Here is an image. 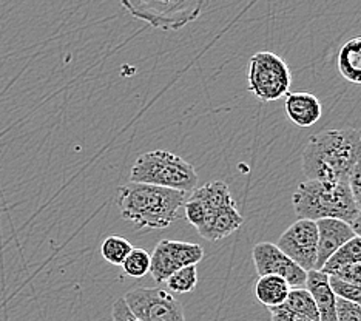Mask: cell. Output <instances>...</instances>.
I'll use <instances>...</instances> for the list:
<instances>
[{"label": "cell", "mask_w": 361, "mask_h": 321, "mask_svg": "<svg viewBox=\"0 0 361 321\" xmlns=\"http://www.w3.org/2000/svg\"><path fill=\"white\" fill-rule=\"evenodd\" d=\"M318 230V255L315 270H322L332 255L343 244L355 236L350 224L340 219H319L317 221Z\"/></svg>", "instance_id": "7c38bea8"}, {"label": "cell", "mask_w": 361, "mask_h": 321, "mask_svg": "<svg viewBox=\"0 0 361 321\" xmlns=\"http://www.w3.org/2000/svg\"><path fill=\"white\" fill-rule=\"evenodd\" d=\"M348 186L350 188L352 198L357 205L358 212H361V161L357 162V166L352 170L350 176L348 179Z\"/></svg>", "instance_id": "d4e9b609"}, {"label": "cell", "mask_w": 361, "mask_h": 321, "mask_svg": "<svg viewBox=\"0 0 361 321\" xmlns=\"http://www.w3.org/2000/svg\"><path fill=\"white\" fill-rule=\"evenodd\" d=\"M331 277L338 278V279H341V281L361 286V261L338 269L336 272H334Z\"/></svg>", "instance_id": "cb8c5ba5"}, {"label": "cell", "mask_w": 361, "mask_h": 321, "mask_svg": "<svg viewBox=\"0 0 361 321\" xmlns=\"http://www.w3.org/2000/svg\"><path fill=\"white\" fill-rule=\"evenodd\" d=\"M253 265L259 277L275 275L286 279L290 289H302L306 286L307 272L284 255L276 244L262 241L258 243L252 250Z\"/></svg>", "instance_id": "8fae6325"}, {"label": "cell", "mask_w": 361, "mask_h": 321, "mask_svg": "<svg viewBox=\"0 0 361 321\" xmlns=\"http://www.w3.org/2000/svg\"><path fill=\"white\" fill-rule=\"evenodd\" d=\"M298 219H340L350 224L358 215L348 183L305 181L292 196Z\"/></svg>", "instance_id": "3957f363"}, {"label": "cell", "mask_w": 361, "mask_h": 321, "mask_svg": "<svg viewBox=\"0 0 361 321\" xmlns=\"http://www.w3.org/2000/svg\"><path fill=\"white\" fill-rule=\"evenodd\" d=\"M187 193L150 184L128 183L118 188L121 217L137 230L167 229L179 218Z\"/></svg>", "instance_id": "7a4b0ae2"}, {"label": "cell", "mask_w": 361, "mask_h": 321, "mask_svg": "<svg viewBox=\"0 0 361 321\" xmlns=\"http://www.w3.org/2000/svg\"><path fill=\"white\" fill-rule=\"evenodd\" d=\"M358 161H361V130H323L309 139L301 166L309 181L348 183Z\"/></svg>", "instance_id": "6da1fadb"}, {"label": "cell", "mask_w": 361, "mask_h": 321, "mask_svg": "<svg viewBox=\"0 0 361 321\" xmlns=\"http://www.w3.org/2000/svg\"><path fill=\"white\" fill-rule=\"evenodd\" d=\"M166 284L175 293L192 292L196 284H198V269H196V266H187L184 269H179L167 279Z\"/></svg>", "instance_id": "44dd1931"}, {"label": "cell", "mask_w": 361, "mask_h": 321, "mask_svg": "<svg viewBox=\"0 0 361 321\" xmlns=\"http://www.w3.org/2000/svg\"><path fill=\"white\" fill-rule=\"evenodd\" d=\"M336 317L338 321H361V308L336 298Z\"/></svg>", "instance_id": "603a6c76"}, {"label": "cell", "mask_w": 361, "mask_h": 321, "mask_svg": "<svg viewBox=\"0 0 361 321\" xmlns=\"http://www.w3.org/2000/svg\"><path fill=\"white\" fill-rule=\"evenodd\" d=\"M111 317H113V321H141V320H137L133 312L130 310V308L127 306V303L124 300V296L114 301Z\"/></svg>", "instance_id": "484cf974"}, {"label": "cell", "mask_w": 361, "mask_h": 321, "mask_svg": "<svg viewBox=\"0 0 361 321\" xmlns=\"http://www.w3.org/2000/svg\"><path fill=\"white\" fill-rule=\"evenodd\" d=\"M124 300L141 321H187L183 304L161 287H136Z\"/></svg>", "instance_id": "ba28073f"}, {"label": "cell", "mask_w": 361, "mask_h": 321, "mask_svg": "<svg viewBox=\"0 0 361 321\" xmlns=\"http://www.w3.org/2000/svg\"><path fill=\"white\" fill-rule=\"evenodd\" d=\"M150 265L152 257L142 247H133L126 261L122 262V269H124L128 277L133 278H142L147 274H150Z\"/></svg>", "instance_id": "ffe728a7"}, {"label": "cell", "mask_w": 361, "mask_h": 321, "mask_svg": "<svg viewBox=\"0 0 361 321\" xmlns=\"http://www.w3.org/2000/svg\"><path fill=\"white\" fill-rule=\"evenodd\" d=\"M249 92L262 102H274L289 95L292 73L289 65L272 52H258L249 59Z\"/></svg>", "instance_id": "8992f818"}, {"label": "cell", "mask_w": 361, "mask_h": 321, "mask_svg": "<svg viewBox=\"0 0 361 321\" xmlns=\"http://www.w3.org/2000/svg\"><path fill=\"white\" fill-rule=\"evenodd\" d=\"M150 257V274L156 283L162 284L179 269L198 265L204 258V249L195 243L162 240L156 244Z\"/></svg>", "instance_id": "9c48e42d"}, {"label": "cell", "mask_w": 361, "mask_h": 321, "mask_svg": "<svg viewBox=\"0 0 361 321\" xmlns=\"http://www.w3.org/2000/svg\"><path fill=\"white\" fill-rule=\"evenodd\" d=\"M130 183L150 184L192 193L198 175L190 162L167 150H152L137 156L130 170Z\"/></svg>", "instance_id": "277c9868"}, {"label": "cell", "mask_w": 361, "mask_h": 321, "mask_svg": "<svg viewBox=\"0 0 361 321\" xmlns=\"http://www.w3.org/2000/svg\"><path fill=\"white\" fill-rule=\"evenodd\" d=\"M276 247L302 270H315L318 255L317 222L309 219L295 221L280 236Z\"/></svg>", "instance_id": "30bf717a"}, {"label": "cell", "mask_w": 361, "mask_h": 321, "mask_svg": "<svg viewBox=\"0 0 361 321\" xmlns=\"http://www.w3.org/2000/svg\"><path fill=\"white\" fill-rule=\"evenodd\" d=\"M350 227H352V230H354L355 236L361 238V212L358 213L357 218L350 222Z\"/></svg>", "instance_id": "83f0119b"}, {"label": "cell", "mask_w": 361, "mask_h": 321, "mask_svg": "<svg viewBox=\"0 0 361 321\" xmlns=\"http://www.w3.org/2000/svg\"><path fill=\"white\" fill-rule=\"evenodd\" d=\"M122 6L152 27L159 30H179L187 23L196 20L201 16L202 2H190V0H152V2H122Z\"/></svg>", "instance_id": "52a82bcc"}, {"label": "cell", "mask_w": 361, "mask_h": 321, "mask_svg": "<svg viewBox=\"0 0 361 321\" xmlns=\"http://www.w3.org/2000/svg\"><path fill=\"white\" fill-rule=\"evenodd\" d=\"M131 250H133V244L119 235L106 236L101 246L102 258L113 266H122Z\"/></svg>", "instance_id": "d6986e66"}, {"label": "cell", "mask_w": 361, "mask_h": 321, "mask_svg": "<svg viewBox=\"0 0 361 321\" xmlns=\"http://www.w3.org/2000/svg\"><path fill=\"white\" fill-rule=\"evenodd\" d=\"M270 310V315H272V321H312L306 317L295 314L292 310H287L284 308H272L269 309Z\"/></svg>", "instance_id": "4316f807"}, {"label": "cell", "mask_w": 361, "mask_h": 321, "mask_svg": "<svg viewBox=\"0 0 361 321\" xmlns=\"http://www.w3.org/2000/svg\"><path fill=\"white\" fill-rule=\"evenodd\" d=\"M206 212V219L198 234L207 241H219L231 236L243 226L244 218L238 212L236 202L223 181H213L195 188L190 193Z\"/></svg>", "instance_id": "5b68a950"}, {"label": "cell", "mask_w": 361, "mask_h": 321, "mask_svg": "<svg viewBox=\"0 0 361 321\" xmlns=\"http://www.w3.org/2000/svg\"><path fill=\"white\" fill-rule=\"evenodd\" d=\"M306 289L317 303L319 321H338V317H336V296L331 289L329 277L319 270L307 272Z\"/></svg>", "instance_id": "5bb4252c"}, {"label": "cell", "mask_w": 361, "mask_h": 321, "mask_svg": "<svg viewBox=\"0 0 361 321\" xmlns=\"http://www.w3.org/2000/svg\"><path fill=\"white\" fill-rule=\"evenodd\" d=\"M284 109L287 118L297 127L307 128L317 123L323 114V107L319 99L306 92L289 93L286 96Z\"/></svg>", "instance_id": "4fadbf2b"}, {"label": "cell", "mask_w": 361, "mask_h": 321, "mask_svg": "<svg viewBox=\"0 0 361 321\" xmlns=\"http://www.w3.org/2000/svg\"><path fill=\"white\" fill-rule=\"evenodd\" d=\"M329 284L336 298L357 304V306L361 308V286L360 284L341 281V279L334 278V277H329Z\"/></svg>", "instance_id": "7402d4cb"}, {"label": "cell", "mask_w": 361, "mask_h": 321, "mask_svg": "<svg viewBox=\"0 0 361 321\" xmlns=\"http://www.w3.org/2000/svg\"><path fill=\"white\" fill-rule=\"evenodd\" d=\"M290 292V286L286 279L275 275L259 277L255 286V295L261 304H264L269 309L280 308L284 304Z\"/></svg>", "instance_id": "2e32d148"}, {"label": "cell", "mask_w": 361, "mask_h": 321, "mask_svg": "<svg viewBox=\"0 0 361 321\" xmlns=\"http://www.w3.org/2000/svg\"><path fill=\"white\" fill-rule=\"evenodd\" d=\"M361 261V238L354 236L346 244H343L332 257L326 261V265L319 272H323L327 277H331L334 272L338 269L354 265V262Z\"/></svg>", "instance_id": "e0dca14e"}, {"label": "cell", "mask_w": 361, "mask_h": 321, "mask_svg": "<svg viewBox=\"0 0 361 321\" xmlns=\"http://www.w3.org/2000/svg\"><path fill=\"white\" fill-rule=\"evenodd\" d=\"M336 65L344 79L350 84L361 85V36L349 39L340 48Z\"/></svg>", "instance_id": "9a60e30c"}, {"label": "cell", "mask_w": 361, "mask_h": 321, "mask_svg": "<svg viewBox=\"0 0 361 321\" xmlns=\"http://www.w3.org/2000/svg\"><path fill=\"white\" fill-rule=\"evenodd\" d=\"M281 308L292 310L295 314L306 317L312 321H319V314L315 300L312 298V295L307 289H290L289 296L284 301Z\"/></svg>", "instance_id": "ac0fdd59"}]
</instances>
